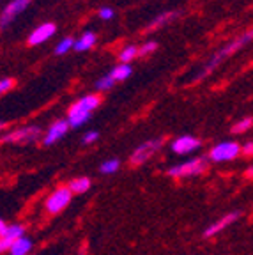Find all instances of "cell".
I'll list each match as a JSON object with an SVG mask.
<instances>
[{
    "instance_id": "obj_1",
    "label": "cell",
    "mask_w": 253,
    "mask_h": 255,
    "mask_svg": "<svg viewBox=\"0 0 253 255\" xmlns=\"http://www.w3.org/2000/svg\"><path fill=\"white\" fill-rule=\"evenodd\" d=\"M101 100L98 96H83L82 100H78L67 112V124L69 128H80L91 119L92 112L99 107Z\"/></svg>"
},
{
    "instance_id": "obj_2",
    "label": "cell",
    "mask_w": 253,
    "mask_h": 255,
    "mask_svg": "<svg viewBox=\"0 0 253 255\" xmlns=\"http://www.w3.org/2000/svg\"><path fill=\"white\" fill-rule=\"evenodd\" d=\"M206 170V159L204 158H191L184 163H179L175 167L168 168V175L181 179V177H193Z\"/></svg>"
},
{
    "instance_id": "obj_3",
    "label": "cell",
    "mask_w": 253,
    "mask_h": 255,
    "mask_svg": "<svg viewBox=\"0 0 253 255\" xmlns=\"http://www.w3.org/2000/svg\"><path fill=\"white\" fill-rule=\"evenodd\" d=\"M241 154V145L238 142H220L209 151V158L216 163L232 161Z\"/></svg>"
},
{
    "instance_id": "obj_4",
    "label": "cell",
    "mask_w": 253,
    "mask_h": 255,
    "mask_svg": "<svg viewBox=\"0 0 253 255\" xmlns=\"http://www.w3.org/2000/svg\"><path fill=\"white\" fill-rule=\"evenodd\" d=\"M161 145H163V138H154V140H149V142L140 143L138 147L133 151V154H131L129 165H133V167H140V165H143L156 151L161 149Z\"/></svg>"
},
{
    "instance_id": "obj_5",
    "label": "cell",
    "mask_w": 253,
    "mask_h": 255,
    "mask_svg": "<svg viewBox=\"0 0 253 255\" xmlns=\"http://www.w3.org/2000/svg\"><path fill=\"white\" fill-rule=\"evenodd\" d=\"M73 199V193L69 190H67L66 186H60L57 188L55 191H53L52 195L48 197L46 202H44V207H46L48 213H52V215H57V213L64 211L67 206H69V202H71Z\"/></svg>"
},
{
    "instance_id": "obj_6",
    "label": "cell",
    "mask_w": 253,
    "mask_h": 255,
    "mask_svg": "<svg viewBox=\"0 0 253 255\" xmlns=\"http://www.w3.org/2000/svg\"><path fill=\"white\" fill-rule=\"evenodd\" d=\"M41 135V128L39 126H25L20 129H14V131L7 133V135L2 136V142L5 143H27L37 140Z\"/></svg>"
},
{
    "instance_id": "obj_7",
    "label": "cell",
    "mask_w": 253,
    "mask_h": 255,
    "mask_svg": "<svg viewBox=\"0 0 253 255\" xmlns=\"http://www.w3.org/2000/svg\"><path fill=\"white\" fill-rule=\"evenodd\" d=\"M250 39H252V32H246L245 36H241V37H239V39H236V41H234V43L227 44V46L223 48L222 52L218 53V55H214V59L211 60V62H209V66H207L206 73H202L200 76H206V75H207V73H209V71H213V69L216 68L218 64L222 62L223 59H227V57H229V55H232V53L236 52V50H239V48H241L243 44H246V43H248Z\"/></svg>"
},
{
    "instance_id": "obj_8",
    "label": "cell",
    "mask_w": 253,
    "mask_h": 255,
    "mask_svg": "<svg viewBox=\"0 0 253 255\" xmlns=\"http://www.w3.org/2000/svg\"><path fill=\"white\" fill-rule=\"evenodd\" d=\"M200 140L197 136H191V135H184V136H179L172 142V151L175 154H191L195 152L197 149H200Z\"/></svg>"
},
{
    "instance_id": "obj_9",
    "label": "cell",
    "mask_w": 253,
    "mask_h": 255,
    "mask_svg": "<svg viewBox=\"0 0 253 255\" xmlns=\"http://www.w3.org/2000/svg\"><path fill=\"white\" fill-rule=\"evenodd\" d=\"M28 4H30V0H12V2H9L7 7L4 9V12L0 16V28L7 27L23 9H27Z\"/></svg>"
},
{
    "instance_id": "obj_10",
    "label": "cell",
    "mask_w": 253,
    "mask_h": 255,
    "mask_svg": "<svg viewBox=\"0 0 253 255\" xmlns=\"http://www.w3.org/2000/svg\"><path fill=\"white\" fill-rule=\"evenodd\" d=\"M25 236V229L21 225H5V229L0 232V254L11 248L16 239Z\"/></svg>"
},
{
    "instance_id": "obj_11",
    "label": "cell",
    "mask_w": 253,
    "mask_h": 255,
    "mask_svg": "<svg viewBox=\"0 0 253 255\" xmlns=\"http://www.w3.org/2000/svg\"><path fill=\"white\" fill-rule=\"evenodd\" d=\"M241 218V213L239 211H234V213H229V215H225L223 218H220L216 223H213V225H209V227L204 231V236L206 238H213V236L220 234V232L223 231V229H227L229 225H232L234 222H238V220Z\"/></svg>"
},
{
    "instance_id": "obj_12",
    "label": "cell",
    "mask_w": 253,
    "mask_h": 255,
    "mask_svg": "<svg viewBox=\"0 0 253 255\" xmlns=\"http://www.w3.org/2000/svg\"><path fill=\"white\" fill-rule=\"evenodd\" d=\"M55 30H57V27L53 23H43L41 27H37L36 30L28 36V44L34 46V44L44 43V41H48L53 34H55Z\"/></svg>"
},
{
    "instance_id": "obj_13",
    "label": "cell",
    "mask_w": 253,
    "mask_h": 255,
    "mask_svg": "<svg viewBox=\"0 0 253 255\" xmlns=\"http://www.w3.org/2000/svg\"><path fill=\"white\" fill-rule=\"evenodd\" d=\"M67 129H69V124H67V121H55V123L50 126V129H48L46 136H44V145H52V143H55L57 140H60L64 135L67 133Z\"/></svg>"
},
{
    "instance_id": "obj_14",
    "label": "cell",
    "mask_w": 253,
    "mask_h": 255,
    "mask_svg": "<svg viewBox=\"0 0 253 255\" xmlns=\"http://www.w3.org/2000/svg\"><path fill=\"white\" fill-rule=\"evenodd\" d=\"M32 250V239H28L27 236H21L20 239H16L11 245L9 252L11 255H28V252Z\"/></svg>"
},
{
    "instance_id": "obj_15",
    "label": "cell",
    "mask_w": 253,
    "mask_h": 255,
    "mask_svg": "<svg viewBox=\"0 0 253 255\" xmlns=\"http://www.w3.org/2000/svg\"><path fill=\"white\" fill-rule=\"evenodd\" d=\"M96 44V34L94 32H85L78 41H75V50L76 52H85L89 48H92Z\"/></svg>"
},
{
    "instance_id": "obj_16",
    "label": "cell",
    "mask_w": 253,
    "mask_h": 255,
    "mask_svg": "<svg viewBox=\"0 0 253 255\" xmlns=\"http://www.w3.org/2000/svg\"><path fill=\"white\" fill-rule=\"evenodd\" d=\"M91 184L92 183H91V179H89V177H76V179H73L71 183H69L67 190L71 191V193L80 195V193H85V191H89Z\"/></svg>"
},
{
    "instance_id": "obj_17",
    "label": "cell",
    "mask_w": 253,
    "mask_h": 255,
    "mask_svg": "<svg viewBox=\"0 0 253 255\" xmlns=\"http://www.w3.org/2000/svg\"><path fill=\"white\" fill-rule=\"evenodd\" d=\"M127 76H131V68L127 66V64H121V66H117V68L112 69V73H110V78L114 80V82L126 80Z\"/></svg>"
},
{
    "instance_id": "obj_18",
    "label": "cell",
    "mask_w": 253,
    "mask_h": 255,
    "mask_svg": "<svg viewBox=\"0 0 253 255\" xmlns=\"http://www.w3.org/2000/svg\"><path fill=\"white\" fill-rule=\"evenodd\" d=\"M119 167H121L119 159H107V161L101 165V168H99V170L103 172V174H115V172L119 170Z\"/></svg>"
},
{
    "instance_id": "obj_19",
    "label": "cell",
    "mask_w": 253,
    "mask_h": 255,
    "mask_svg": "<svg viewBox=\"0 0 253 255\" xmlns=\"http://www.w3.org/2000/svg\"><path fill=\"white\" fill-rule=\"evenodd\" d=\"M252 124H253L252 117H246V119L239 121V123L232 128V133H236V135H238V133H245L246 129H250V128H252Z\"/></svg>"
},
{
    "instance_id": "obj_20",
    "label": "cell",
    "mask_w": 253,
    "mask_h": 255,
    "mask_svg": "<svg viewBox=\"0 0 253 255\" xmlns=\"http://www.w3.org/2000/svg\"><path fill=\"white\" fill-rule=\"evenodd\" d=\"M73 44H75V39H71V37H66V39H62L59 44H57L55 48V53H59V55H62V53L69 52L73 48Z\"/></svg>"
},
{
    "instance_id": "obj_21",
    "label": "cell",
    "mask_w": 253,
    "mask_h": 255,
    "mask_svg": "<svg viewBox=\"0 0 253 255\" xmlns=\"http://www.w3.org/2000/svg\"><path fill=\"white\" fill-rule=\"evenodd\" d=\"M136 52H138V48H136V46H126L123 52H121L119 57H121V60L126 64V62H129L133 57H136Z\"/></svg>"
},
{
    "instance_id": "obj_22",
    "label": "cell",
    "mask_w": 253,
    "mask_h": 255,
    "mask_svg": "<svg viewBox=\"0 0 253 255\" xmlns=\"http://www.w3.org/2000/svg\"><path fill=\"white\" fill-rule=\"evenodd\" d=\"M175 16V12H165V14H161V16H158V18H156L154 21H152V23H150V30H152V28H158V27H161L163 23H166V21L168 20H172V18H174Z\"/></svg>"
},
{
    "instance_id": "obj_23",
    "label": "cell",
    "mask_w": 253,
    "mask_h": 255,
    "mask_svg": "<svg viewBox=\"0 0 253 255\" xmlns=\"http://www.w3.org/2000/svg\"><path fill=\"white\" fill-rule=\"evenodd\" d=\"M156 48H158V43H156V41H149V43L143 44V46L140 48V50L136 53H140V55H149V53L154 52Z\"/></svg>"
},
{
    "instance_id": "obj_24",
    "label": "cell",
    "mask_w": 253,
    "mask_h": 255,
    "mask_svg": "<svg viewBox=\"0 0 253 255\" xmlns=\"http://www.w3.org/2000/svg\"><path fill=\"white\" fill-rule=\"evenodd\" d=\"M114 84H115V82L110 78V75H107V76H105V78L99 80V82H98V84H96V85H98V89H101V91H107V89H110Z\"/></svg>"
},
{
    "instance_id": "obj_25",
    "label": "cell",
    "mask_w": 253,
    "mask_h": 255,
    "mask_svg": "<svg viewBox=\"0 0 253 255\" xmlns=\"http://www.w3.org/2000/svg\"><path fill=\"white\" fill-rule=\"evenodd\" d=\"M12 84H14V82H12L11 78L0 80V94H4V92H7L9 89L12 87Z\"/></svg>"
},
{
    "instance_id": "obj_26",
    "label": "cell",
    "mask_w": 253,
    "mask_h": 255,
    "mask_svg": "<svg viewBox=\"0 0 253 255\" xmlns=\"http://www.w3.org/2000/svg\"><path fill=\"white\" fill-rule=\"evenodd\" d=\"M99 138V133L98 131H89L83 135V143H92Z\"/></svg>"
},
{
    "instance_id": "obj_27",
    "label": "cell",
    "mask_w": 253,
    "mask_h": 255,
    "mask_svg": "<svg viewBox=\"0 0 253 255\" xmlns=\"http://www.w3.org/2000/svg\"><path fill=\"white\" fill-rule=\"evenodd\" d=\"M99 16H101L103 20H112V18H114V11H112L110 7H103L99 11Z\"/></svg>"
},
{
    "instance_id": "obj_28",
    "label": "cell",
    "mask_w": 253,
    "mask_h": 255,
    "mask_svg": "<svg viewBox=\"0 0 253 255\" xmlns=\"http://www.w3.org/2000/svg\"><path fill=\"white\" fill-rule=\"evenodd\" d=\"M252 151H253V142H248L245 145V154L246 156H252Z\"/></svg>"
},
{
    "instance_id": "obj_29",
    "label": "cell",
    "mask_w": 253,
    "mask_h": 255,
    "mask_svg": "<svg viewBox=\"0 0 253 255\" xmlns=\"http://www.w3.org/2000/svg\"><path fill=\"white\" fill-rule=\"evenodd\" d=\"M4 229H5V223H4V220H2V218H0V232H2V231H4Z\"/></svg>"
},
{
    "instance_id": "obj_30",
    "label": "cell",
    "mask_w": 253,
    "mask_h": 255,
    "mask_svg": "<svg viewBox=\"0 0 253 255\" xmlns=\"http://www.w3.org/2000/svg\"><path fill=\"white\" fill-rule=\"evenodd\" d=\"M4 126H5L4 123H0V129H4Z\"/></svg>"
}]
</instances>
